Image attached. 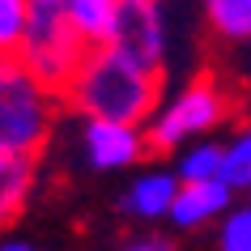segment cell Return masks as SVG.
Instances as JSON below:
<instances>
[{"mask_svg":"<svg viewBox=\"0 0 251 251\" xmlns=\"http://www.w3.org/2000/svg\"><path fill=\"white\" fill-rule=\"evenodd\" d=\"M64 106L77 119H119V124H141L158 111L166 94V73L136 64L119 47H90L81 68L73 73L64 90Z\"/></svg>","mask_w":251,"mask_h":251,"instance_id":"cell-1","label":"cell"},{"mask_svg":"<svg viewBox=\"0 0 251 251\" xmlns=\"http://www.w3.org/2000/svg\"><path fill=\"white\" fill-rule=\"evenodd\" d=\"M64 115V94L30 73L22 55H0V153L39 162Z\"/></svg>","mask_w":251,"mask_h":251,"instance_id":"cell-2","label":"cell"},{"mask_svg":"<svg viewBox=\"0 0 251 251\" xmlns=\"http://www.w3.org/2000/svg\"><path fill=\"white\" fill-rule=\"evenodd\" d=\"M234 119H238L234 85L222 81L217 73H196L179 90L162 94L158 111L145 124V136H149L153 158H175L183 145H192L200 136H217Z\"/></svg>","mask_w":251,"mask_h":251,"instance_id":"cell-3","label":"cell"},{"mask_svg":"<svg viewBox=\"0 0 251 251\" xmlns=\"http://www.w3.org/2000/svg\"><path fill=\"white\" fill-rule=\"evenodd\" d=\"M85 51H90V43L73 26L64 0H34L30 26L22 34V47H17V55L26 60L30 73H39L51 90H64L73 81V73L81 68Z\"/></svg>","mask_w":251,"mask_h":251,"instance_id":"cell-4","label":"cell"},{"mask_svg":"<svg viewBox=\"0 0 251 251\" xmlns=\"http://www.w3.org/2000/svg\"><path fill=\"white\" fill-rule=\"evenodd\" d=\"M111 47H119L128 60L153 68V73H166V60H171L166 0H119Z\"/></svg>","mask_w":251,"mask_h":251,"instance_id":"cell-5","label":"cell"},{"mask_svg":"<svg viewBox=\"0 0 251 251\" xmlns=\"http://www.w3.org/2000/svg\"><path fill=\"white\" fill-rule=\"evenodd\" d=\"M81 158L98 175L136 171L145 158H153L149 136L141 124H119V119H81Z\"/></svg>","mask_w":251,"mask_h":251,"instance_id":"cell-6","label":"cell"},{"mask_svg":"<svg viewBox=\"0 0 251 251\" xmlns=\"http://www.w3.org/2000/svg\"><path fill=\"white\" fill-rule=\"evenodd\" d=\"M179 171L175 166H145V171L132 175V183L124 187L119 196V209L128 213L136 226H153V222H166L175 209V196H179Z\"/></svg>","mask_w":251,"mask_h":251,"instance_id":"cell-7","label":"cell"},{"mask_svg":"<svg viewBox=\"0 0 251 251\" xmlns=\"http://www.w3.org/2000/svg\"><path fill=\"white\" fill-rule=\"evenodd\" d=\"M238 200V192L226 179H204V183H183L175 196V209L166 226H175L179 234H200L226 217V209Z\"/></svg>","mask_w":251,"mask_h":251,"instance_id":"cell-8","label":"cell"},{"mask_svg":"<svg viewBox=\"0 0 251 251\" xmlns=\"http://www.w3.org/2000/svg\"><path fill=\"white\" fill-rule=\"evenodd\" d=\"M34 187H39V162L0 153V234H9V226H17Z\"/></svg>","mask_w":251,"mask_h":251,"instance_id":"cell-9","label":"cell"},{"mask_svg":"<svg viewBox=\"0 0 251 251\" xmlns=\"http://www.w3.org/2000/svg\"><path fill=\"white\" fill-rule=\"evenodd\" d=\"M204 26L226 47H251V0H200Z\"/></svg>","mask_w":251,"mask_h":251,"instance_id":"cell-10","label":"cell"},{"mask_svg":"<svg viewBox=\"0 0 251 251\" xmlns=\"http://www.w3.org/2000/svg\"><path fill=\"white\" fill-rule=\"evenodd\" d=\"M171 166L179 171L183 183L222 179V171H226V141H217V136H200V141H192V145H183L179 153H175Z\"/></svg>","mask_w":251,"mask_h":251,"instance_id":"cell-11","label":"cell"},{"mask_svg":"<svg viewBox=\"0 0 251 251\" xmlns=\"http://www.w3.org/2000/svg\"><path fill=\"white\" fill-rule=\"evenodd\" d=\"M73 26L81 30V39L90 47H106L115 34V17H119V0H64Z\"/></svg>","mask_w":251,"mask_h":251,"instance_id":"cell-12","label":"cell"},{"mask_svg":"<svg viewBox=\"0 0 251 251\" xmlns=\"http://www.w3.org/2000/svg\"><path fill=\"white\" fill-rule=\"evenodd\" d=\"M222 179L234 187L238 196L251 192V119H238L234 132L226 136V171Z\"/></svg>","mask_w":251,"mask_h":251,"instance_id":"cell-13","label":"cell"},{"mask_svg":"<svg viewBox=\"0 0 251 251\" xmlns=\"http://www.w3.org/2000/svg\"><path fill=\"white\" fill-rule=\"evenodd\" d=\"M209 251H251V200L238 196L226 217L213 226V247Z\"/></svg>","mask_w":251,"mask_h":251,"instance_id":"cell-14","label":"cell"},{"mask_svg":"<svg viewBox=\"0 0 251 251\" xmlns=\"http://www.w3.org/2000/svg\"><path fill=\"white\" fill-rule=\"evenodd\" d=\"M34 0H0V55H17Z\"/></svg>","mask_w":251,"mask_h":251,"instance_id":"cell-15","label":"cell"},{"mask_svg":"<svg viewBox=\"0 0 251 251\" xmlns=\"http://www.w3.org/2000/svg\"><path fill=\"white\" fill-rule=\"evenodd\" d=\"M119 251H175V243L166 234H153V230H145V234H136V238H128Z\"/></svg>","mask_w":251,"mask_h":251,"instance_id":"cell-16","label":"cell"},{"mask_svg":"<svg viewBox=\"0 0 251 251\" xmlns=\"http://www.w3.org/2000/svg\"><path fill=\"white\" fill-rule=\"evenodd\" d=\"M0 251H47V247L30 243V238H9V234H0Z\"/></svg>","mask_w":251,"mask_h":251,"instance_id":"cell-17","label":"cell"},{"mask_svg":"<svg viewBox=\"0 0 251 251\" xmlns=\"http://www.w3.org/2000/svg\"><path fill=\"white\" fill-rule=\"evenodd\" d=\"M247 200H251V192H247Z\"/></svg>","mask_w":251,"mask_h":251,"instance_id":"cell-18","label":"cell"}]
</instances>
